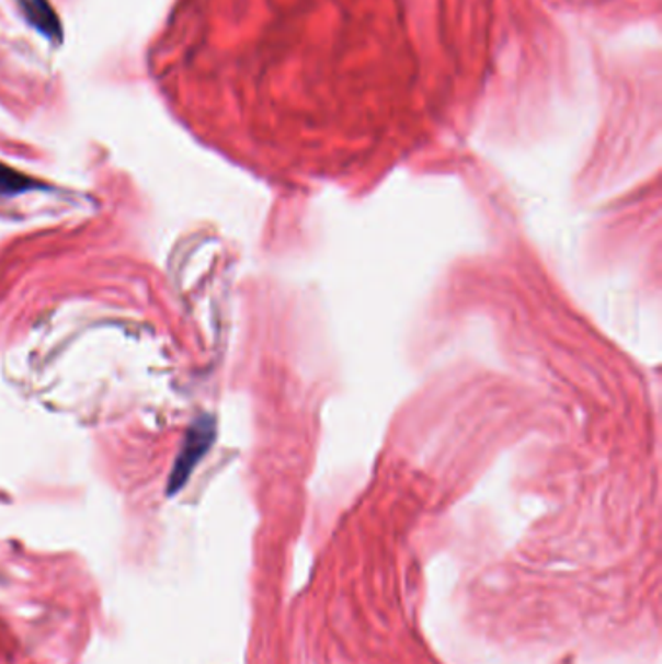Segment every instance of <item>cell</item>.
Segmentation results:
<instances>
[{"label": "cell", "instance_id": "1", "mask_svg": "<svg viewBox=\"0 0 662 664\" xmlns=\"http://www.w3.org/2000/svg\"><path fill=\"white\" fill-rule=\"evenodd\" d=\"M214 437H216V424L213 416H201L193 426L189 427L187 439L183 443L175 467L171 470L168 494H178L185 485L193 469L213 447Z\"/></svg>", "mask_w": 662, "mask_h": 664}, {"label": "cell", "instance_id": "2", "mask_svg": "<svg viewBox=\"0 0 662 664\" xmlns=\"http://www.w3.org/2000/svg\"><path fill=\"white\" fill-rule=\"evenodd\" d=\"M22 7H24L27 22L39 34L45 35L47 39H53L55 43H60V39H62V30H60L59 18H57L55 10L52 9V4L47 0H24Z\"/></svg>", "mask_w": 662, "mask_h": 664}, {"label": "cell", "instance_id": "3", "mask_svg": "<svg viewBox=\"0 0 662 664\" xmlns=\"http://www.w3.org/2000/svg\"><path fill=\"white\" fill-rule=\"evenodd\" d=\"M35 187H37V183L34 180L0 163V196L20 195V193Z\"/></svg>", "mask_w": 662, "mask_h": 664}]
</instances>
